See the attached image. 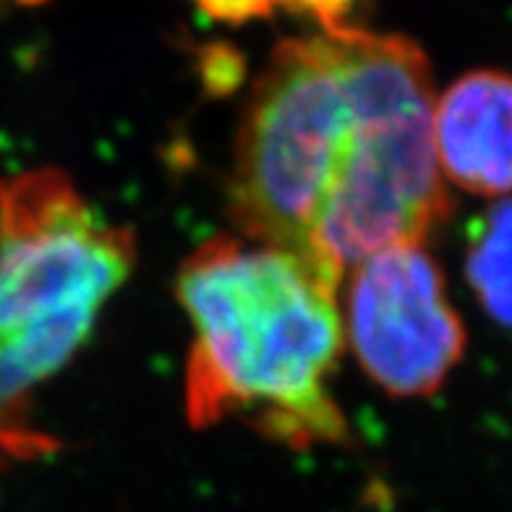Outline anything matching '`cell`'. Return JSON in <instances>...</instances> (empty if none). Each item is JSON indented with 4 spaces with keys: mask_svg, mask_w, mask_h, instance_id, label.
<instances>
[{
    "mask_svg": "<svg viewBox=\"0 0 512 512\" xmlns=\"http://www.w3.org/2000/svg\"><path fill=\"white\" fill-rule=\"evenodd\" d=\"M191 327L186 416L204 429L251 416L290 447L348 437L330 395L345 348L337 288L290 251L243 236L207 241L176 283Z\"/></svg>",
    "mask_w": 512,
    "mask_h": 512,
    "instance_id": "obj_1",
    "label": "cell"
},
{
    "mask_svg": "<svg viewBox=\"0 0 512 512\" xmlns=\"http://www.w3.org/2000/svg\"><path fill=\"white\" fill-rule=\"evenodd\" d=\"M343 37L356 118L306 256L337 290L366 256L424 243L452 212L424 50L398 34L345 27Z\"/></svg>",
    "mask_w": 512,
    "mask_h": 512,
    "instance_id": "obj_2",
    "label": "cell"
},
{
    "mask_svg": "<svg viewBox=\"0 0 512 512\" xmlns=\"http://www.w3.org/2000/svg\"><path fill=\"white\" fill-rule=\"evenodd\" d=\"M343 29L277 45L233 160L230 212L241 236L304 262L356 118Z\"/></svg>",
    "mask_w": 512,
    "mask_h": 512,
    "instance_id": "obj_3",
    "label": "cell"
},
{
    "mask_svg": "<svg viewBox=\"0 0 512 512\" xmlns=\"http://www.w3.org/2000/svg\"><path fill=\"white\" fill-rule=\"evenodd\" d=\"M134 262L131 230L110 225L63 170L0 183V340L95 324Z\"/></svg>",
    "mask_w": 512,
    "mask_h": 512,
    "instance_id": "obj_4",
    "label": "cell"
},
{
    "mask_svg": "<svg viewBox=\"0 0 512 512\" xmlns=\"http://www.w3.org/2000/svg\"><path fill=\"white\" fill-rule=\"evenodd\" d=\"M343 332L371 382L392 398H429L465 353V327L424 243H400L348 272Z\"/></svg>",
    "mask_w": 512,
    "mask_h": 512,
    "instance_id": "obj_5",
    "label": "cell"
},
{
    "mask_svg": "<svg viewBox=\"0 0 512 512\" xmlns=\"http://www.w3.org/2000/svg\"><path fill=\"white\" fill-rule=\"evenodd\" d=\"M434 149L447 183L468 194H512V74L471 71L434 102Z\"/></svg>",
    "mask_w": 512,
    "mask_h": 512,
    "instance_id": "obj_6",
    "label": "cell"
},
{
    "mask_svg": "<svg viewBox=\"0 0 512 512\" xmlns=\"http://www.w3.org/2000/svg\"><path fill=\"white\" fill-rule=\"evenodd\" d=\"M45 379H50L48 371L21 345L0 343V471L48 450V437L29 424L32 390Z\"/></svg>",
    "mask_w": 512,
    "mask_h": 512,
    "instance_id": "obj_7",
    "label": "cell"
},
{
    "mask_svg": "<svg viewBox=\"0 0 512 512\" xmlns=\"http://www.w3.org/2000/svg\"><path fill=\"white\" fill-rule=\"evenodd\" d=\"M465 275L489 317L512 327V199L494 204L481 220Z\"/></svg>",
    "mask_w": 512,
    "mask_h": 512,
    "instance_id": "obj_8",
    "label": "cell"
},
{
    "mask_svg": "<svg viewBox=\"0 0 512 512\" xmlns=\"http://www.w3.org/2000/svg\"><path fill=\"white\" fill-rule=\"evenodd\" d=\"M209 19L225 24H243L251 19H267L277 8L275 0H194Z\"/></svg>",
    "mask_w": 512,
    "mask_h": 512,
    "instance_id": "obj_9",
    "label": "cell"
},
{
    "mask_svg": "<svg viewBox=\"0 0 512 512\" xmlns=\"http://www.w3.org/2000/svg\"><path fill=\"white\" fill-rule=\"evenodd\" d=\"M275 3L296 11V14H306L311 19H317L324 27V32L343 29V19L353 6V0H275Z\"/></svg>",
    "mask_w": 512,
    "mask_h": 512,
    "instance_id": "obj_10",
    "label": "cell"
}]
</instances>
